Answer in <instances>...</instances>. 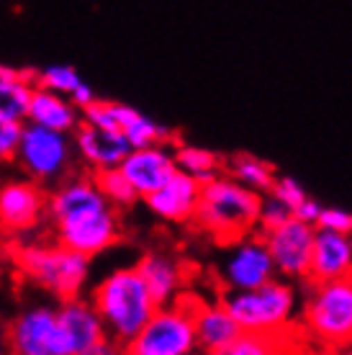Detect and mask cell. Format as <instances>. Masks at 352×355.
Returning a JSON list of instances; mask_svg holds the SVG:
<instances>
[{"instance_id":"7c38bea8","label":"cell","mask_w":352,"mask_h":355,"mask_svg":"<svg viewBox=\"0 0 352 355\" xmlns=\"http://www.w3.org/2000/svg\"><path fill=\"white\" fill-rule=\"evenodd\" d=\"M314 232H317V227L299 222L293 216L288 222H283L281 227L263 232V240L267 245L270 258H273L278 278H285L293 284H306L311 250H314Z\"/></svg>"},{"instance_id":"f546056e","label":"cell","mask_w":352,"mask_h":355,"mask_svg":"<svg viewBox=\"0 0 352 355\" xmlns=\"http://www.w3.org/2000/svg\"><path fill=\"white\" fill-rule=\"evenodd\" d=\"M21 129H24V121H16L10 116L0 114V162H10L16 160V150L18 142H21Z\"/></svg>"},{"instance_id":"74e56055","label":"cell","mask_w":352,"mask_h":355,"mask_svg":"<svg viewBox=\"0 0 352 355\" xmlns=\"http://www.w3.org/2000/svg\"><path fill=\"white\" fill-rule=\"evenodd\" d=\"M3 165H6V162H0V183H3L6 178H8V175H6V173H3Z\"/></svg>"},{"instance_id":"d6a6232c","label":"cell","mask_w":352,"mask_h":355,"mask_svg":"<svg viewBox=\"0 0 352 355\" xmlns=\"http://www.w3.org/2000/svg\"><path fill=\"white\" fill-rule=\"evenodd\" d=\"M319 211H322V204H319V201H314L311 196H306V198H303V201L293 209V219H299V222H303V224L317 227Z\"/></svg>"},{"instance_id":"3957f363","label":"cell","mask_w":352,"mask_h":355,"mask_svg":"<svg viewBox=\"0 0 352 355\" xmlns=\"http://www.w3.org/2000/svg\"><path fill=\"white\" fill-rule=\"evenodd\" d=\"M257 206L260 193L239 186L227 173H219L201 183V198L191 224L227 248L245 234L257 232Z\"/></svg>"},{"instance_id":"d4e9b609","label":"cell","mask_w":352,"mask_h":355,"mask_svg":"<svg viewBox=\"0 0 352 355\" xmlns=\"http://www.w3.org/2000/svg\"><path fill=\"white\" fill-rule=\"evenodd\" d=\"M293 335V332H291ZM291 335H263V332H239L237 338L219 350L206 355H281Z\"/></svg>"},{"instance_id":"4316f807","label":"cell","mask_w":352,"mask_h":355,"mask_svg":"<svg viewBox=\"0 0 352 355\" xmlns=\"http://www.w3.org/2000/svg\"><path fill=\"white\" fill-rule=\"evenodd\" d=\"M134 106L129 103H121V101H103V98H96L93 103L80 111L82 121L96 126H103V129H114V132H121L126 119L132 116Z\"/></svg>"},{"instance_id":"83f0119b","label":"cell","mask_w":352,"mask_h":355,"mask_svg":"<svg viewBox=\"0 0 352 355\" xmlns=\"http://www.w3.org/2000/svg\"><path fill=\"white\" fill-rule=\"evenodd\" d=\"M82 78L78 75V70L72 64H49L44 70H34V85L60 96H72V90L78 88Z\"/></svg>"},{"instance_id":"5b68a950","label":"cell","mask_w":352,"mask_h":355,"mask_svg":"<svg viewBox=\"0 0 352 355\" xmlns=\"http://www.w3.org/2000/svg\"><path fill=\"white\" fill-rule=\"evenodd\" d=\"M306 286L299 311V332L319 350L352 343V275Z\"/></svg>"},{"instance_id":"cb8c5ba5","label":"cell","mask_w":352,"mask_h":355,"mask_svg":"<svg viewBox=\"0 0 352 355\" xmlns=\"http://www.w3.org/2000/svg\"><path fill=\"white\" fill-rule=\"evenodd\" d=\"M121 134L126 137V142L132 150H139V147H152V144H173L177 142L175 134L170 132L168 126L157 124L155 119L144 116L141 111L134 108L132 116L126 119Z\"/></svg>"},{"instance_id":"30bf717a","label":"cell","mask_w":352,"mask_h":355,"mask_svg":"<svg viewBox=\"0 0 352 355\" xmlns=\"http://www.w3.org/2000/svg\"><path fill=\"white\" fill-rule=\"evenodd\" d=\"M46 224V188L26 175L0 183V232L18 237Z\"/></svg>"},{"instance_id":"ab89813d","label":"cell","mask_w":352,"mask_h":355,"mask_svg":"<svg viewBox=\"0 0 352 355\" xmlns=\"http://www.w3.org/2000/svg\"><path fill=\"white\" fill-rule=\"evenodd\" d=\"M198 355H201V353H198Z\"/></svg>"},{"instance_id":"44dd1931","label":"cell","mask_w":352,"mask_h":355,"mask_svg":"<svg viewBox=\"0 0 352 355\" xmlns=\"http://www.w3.org/2000/svg\"><path fill=\"white\" fill-rule=\"evenodd\" d=\"M31 90H34V70H18L0 62V114L16 121H26Z\"/></svg>"},{"instance_id":"4dcf8cb0","label":"cell","mask_w":352,"mask_h":355,"mask_svg":"<svg viewBox=\"0 0 352 355\" xmlns=\"http://www.w3.org/2000/svg\"><path fill=\"white\" fill-rule=\"evenodd\" d=\"M317 230L337 232V234H352V211L340 206H322L317 219Z\"/></svg>"},{"instance_id":"4fadbf2b","label":"cell","mask_w":352,"mask_h":355,"mask_svg":"<svg viewBox=\"0 0 352 355\" xmlns=\"http://www.w3.org/2000/svg\"><path fill=\"white\" fill-rule=\"evenodd\" d=\"M137 270H139L141 281L147 284L155 304H170L180 299L185 291H188V281H191V273H188V263H185L180 255L175 252H168V250H150L144 252L137 263Z\"/></svg>"},{"instance_id":"8fae6325","label":"cell","mask_w":352,"mask_h":355,"mask_svg":"<svg viewBox=\"0 0 352 355\" xmlns=\"http://www.w3.org/2000/svg\"><path fill=\"white\" fill-rule=\"evenodd\" d=\"M219 278L221 293L257 288V286L267 284L270 278H275L273 258H270L260 232L245 234L242 240L227 245V258L219 268Z\"/></svg>"},{"instance_id":"d590c367","label":"cell","mask_w":352,"mask_h":355,"mask_svg":"<svg viewBox=\"0 0 352 355\" xmlns=\"http://www.w3.org/2000/svg\"><path fill=\"white\" fill-rule=\"evenodd\" d=\"M0 355H10L8 353V327H6L3 320H0Z\"/></svg>"},{"instance_id":"52a82bcc","label":"cell","mask_w":352,"mask_h":355,"mask_svg":"<svg viewBox=\"0 0 352 355\" xmlns=\"http://www.w3.org/2000/svg\"><path fill=\"white\" fill-rule=\"evenodd\" d=\"M13 165L44 188L57 186L60 180L78 170L72 134L52 132V129L24 121Z\"/></svg>"},{"instance_id":"836d02e7","label":"cell","mask_w":352,"mask_h":355,"mask_svg":"<svg viewBox=\"0 0 352 355\" xmlns=\"http://www.w3.org/2000/svg\"><path fill=\"white\" fill-rule=\"evenodd\" d=\"M80 355H126V347L118 345L116 340L106 338V340H100L98 345L88 347V350H82Z\"/></svg>"},{"instance_id":"f35d334b","label":"cell","mask_w":352,"mask_h":355,"mask_svg":"<svg viewBox=\"0 0 352 355\" xmlns=\"http://www.w3.org/2000/svg\"><path fill=\"white\" fill-rule=\"evenodd\" d=\"M126 355H144V353H139V350H132V347H126Z\"/></svg>"},{"instance_id":"9c48e42d","label":"cell","mask_w":352,"mask_h":355,"mask_svg":"<svg viewBox=\"0 0 352 355\" xmlns=\"http://www.w3.org/2000/svg\"><path fill=\"white\" fill-rule=\"evenodd\" d=\"M8 327L10 355H72V347L62 332L57 304H31L24 306Z\"/></svg>"},{"instance_id":"f1b7e54d","label":"cell","mask_w":352,"mask_h":355,"mask_svg":"<svg viewBox=\"0 0 352 355\" xmlns=\"http://www.w3.org/2000/svg\"><path fill=\"white\" fill-rule=\"evenodd\" d=\"M293 211L283 204L281 198H275L273 193H260V206H257V232H270L275 227H281L283 222H288Z\"/></svg>"},{"instance_id":"d6986e66","label":"cell","mask_w":352,"mask_h":355,"mask_svg":"<svg viewBox=\"0 0 352 355\" xmlns=\"http://www.w3.org/2000/svg\"><path fill=\"white\" fill-rule=\"evenodd\" d=\"M193 322H195V338H198L201 355L219 350V347L231 343L242 332L239 324L234 322V317L229 314V309H227V304L221 302V296H216V299H201V296H195Z\"/></svg>"},{"instance_id":"e0dca14e","label":"cell","mask_w":352,"mask_h":355,"mask_svg":"<svg viewBox=\"0 0 352 355\" xmlns=\"http://www.w3.org/2000/svg\"><path fill=\"white\" fill-rule=\"evenodd\" d=\"M57 317H60L62 332L70 343L72 355H80L82 350L98 345L100 340H106L103 322L98 317L96 306L90 304L88 296H70L57 302Z\"/></svg>"},{"instance_id":"2e32d148","label":"cell","mask_w":352,"mask_h":355,"mask_svg":"<svg viewBox=\"0 0 352 355\" xmlns=\"http://www.w3.org/2000/svg\"><path fill=\"white\" fill-rule=\"evenodd\" d=\"M201 198V180L175 170L162 186L144 198L150 211L168 224H191Z\"/></svg>"},{"instance_id":"5bb4252c","label":"cell","mask_w":352,"mask_h":355,"mask_svg":"<svg viewBox=\"0 0 352 355\" xmlns=\"http://www.w3.org/2000/svg\"><path fill=\"white\" fill-rule=\"evenodd\" d=\"M72 144H75L78 165L88 173L118 168L132 150L121 132L103 129V126L88 124V121H80L78 129L72 132Z\"/></svg>"},{"instance_id":"ba28073f","label":"cell","mask_w":352,"mask_h":355,"mask_svg":"<svg viewBox=\"0 0 352 355\" xmlns=\"http://www.w3.org/2000/svg\"><path fill=\"white\" fill-rule=\"evenodd\" d=\"M193 304V291H185L170 304H159L129 347L144 355H198Z\"/></svg>"},{"instance_id":"6da1fadb","label":"cell","mask_w":352,"mask_h":355,"mask_svg":"<svg viewBox=\"0 0 352 355\" xmlns=\"http://www.w3.org/2000/svg\"><path fill=\"white\" fill-rule=\"evenodd\" d=\"M46 224L52 240L85 258H98L123 237L121 216L106 204L88 170L46 188Z\"/></svg>"},{"instance_id":"ac0fdd59","label":"cell","mask_w":352,"mask_h":355,"mask_svg":"<svg viewBox=\"0 0 352 355\" xmlns=\"http://www.w3.org/2000/svg\"><path fill=\"white\" fill-rule=\"evenodd\" d=\"M352 275V234L317 230L306 284H324Z\"/></svg>"},{"instance_id":"484cf974","label":"cell","mask_w":352,"mask_h":355,"mask_svg":"<svg viewBox=\"0 0 352 355\" xmlns=\"http://www.w3.org/2000/svg\"><path fill=\"white\" fill-rule=\"evenodd\" d=\"M90 175H93V180H96L100 196L106 198V204L111 206V209H116L118 214L126 211V209H132L137 201H141L139 196H137V191L129 186V180L123 178V173L118 168L98 170V173H90Z\"/></svg>"},{"instance_id":"7402d4cb","label":"cell","mask_w":352,"mask_h":355,"mask_svg":"<svg viewBox=\"0 0 352 355\" xmlns=\"http://www.w3.org/2000/svg\"><path fill=\"white\" fill-rule=\"evenodd\" d=\"M224 173L255 193H267L278 178V168L273 162L263 160L252 152H234L224 157Z\"/></svg>"},{"instance_id":"603a6c76","label":"cell","mask_w":352,"mask_h":355,"mask_svg":"<svg viewBox=\"0 0 352 355\" xmlns=\"http://www.w3.org/2000/svg\"><path fill=\"white\" fill-rule=\"evenodd\" d=\"M173 152H175V165L180 173H188L195 180H211L213 175L224 173V157L219 152L209 150V147H198V144H188V142H175L173 144Z\"/></svg>"},{"instance_id":"7a4b0ae2","label":"cell","mask_w":352,"mask_h":355,"mask_svg":"<svg viewBox=\"0 0 352 355\" xmlns=\"http://www.w3.org/2000/svg\"><path fill=\"white\" fill-rule=\"evenodd\" d=\"M88 299L96 306L106 335L123 347L132 345V340L139 335L141 327L157 309L137 266L116 268L103 275L90 288Z\"/></svg>"},{"instance_id":"ffe728a7","label":"cell","mask_w":352,"mask_h":355,"mask_svg":"<svg viewBox=\"0 0 352 355\" xmlns=\"http://www.w3.org/2000/svg\"><path fill=\"white\" fill-rule=\"evenodd\" d=\"M26 121L44 126V129H52V132L72 134L82 121V116H80V108L67 96H60V93H52V90L34 85L31 98H28Z\"/></svg>"},{"instance_id":"8992f818","label":"cell","mask_w":352,"mask_h":355,"mask_svg":"<svg viewBox=\"0 0 352 355\" xmlns=\"http://www.w3.org/2000/svg\"><path fill=\"white\" fill-rule=\"evenodd\" d=\"M18 270L54 299L80 296L90 278V258L60 242H26L13 250Z\"/></svg>"},{"instance_id":"1f68e13d","label":"cell","mask_w":352,"mask_h":355,"mask_svg":"<svg viewBox=\"0 0 352 355\" xmlns=\"http://www.w3.org/2000/svg\"><path fill=\"white\" fill-rule=\"evenodd\" d=\"M267 193H273L275 198H281L283 204L288 206V209H296V206L306 198V191H303V186H301L296 178H291V175H281L278 173V178H275V183H273V188L267 191Z\"/></svg>"},{"instance_id":"9a60e30c","label":"cell","mask_w":352,"mask_h":355,"mask_svg":"<svg viewBox=\"0 0 352 355\" xmlns=\"http://www.w3.org/2000/svg\"><path fill=\"white\" fill-rule=\"evenodd\" d=\"M173 144H152V147L129 150V155L118 165V170L123 173V178L129 180V186L137 191L141 201L150 193H155L177 170Z\"/></svg>"},{"instance_id":"8d00e7d4","label":"cell","mask_w":352,"mask_h":355,"mask_svg":"<svg viewBox=\"0 0 352 355\" xmlns=\"http://www.w3.org/2000/svg\"><path fill=\"white\" fill-rule=\"evenodd\" d=\"M322 355H352V343H344V345L329 347V350H322Z\"/></svg>"},{"instance_id":"277c9868","label":"cell","mask_w":352,"mask_h":355,"mask_svg":"<svg viewBox=\"0 0 352 355\" xmlns=\"http://www.w3.org/2000/svg\"><path fill=\"white\" fill-rule=\"evenodd\" d=\"M221 302L242 332L291 335L299 329L301 288L285 278H270L267 284L247 291H224Z\"/></svg>"},{"instance_id":"e575fe53","label":"cell","mask_w":352,"mask_h":355,"mask_svg":"<svg viewBox=\"0 0 352 355\" xmlns=\"http://www.w3.org/2000/svg\"><path fill=\"white\" fill-rule=\"evenodd\" d=\"M96 98H98V96H96V93H93V88H90L88 83L82 80V83H80V85H78V88L72 90L70 101H72V103H75V106L80 108V111H82V108L88 106V103H93Z\"/></svg>"}]
</instances>
